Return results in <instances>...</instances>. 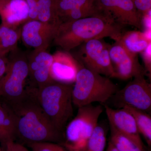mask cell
<instances>
[{"instance_id": "1", "label": "cell", "mask_w": 151, "mask_h": 151, "mask_svg": "<svg viewBox=\"0 0 151 151\" xmlns=\"http://www.w3.org/2000/svg\"><path fill=\"white\" fill-rule=\"evenodd\" d=\"M37 88H26L21 99L7 104L13 111L16 120V139L26 145L50 142L63 146L64 134L54 127L38 101Z\"/></svg>"}, {"instance_id": "2", "label": "cell", "mask_w": 151, "mask_h": 151, "mask_svg": "<svg viewBox=\"0 0 151 151\" xmlns=\"http://www.w3.org/2000/svg\"><path fill=\"white\" fill-rule=\"evenodd\" d=\"M123 27L101 14L60 24L52 42L68 52L91 40L108 37L117 41Z\"/></svg>"}, {"instance_id": "3", "label": "cell", "mask_w": 151, "mask_h": 151, "mask_svg": "<svg viewBox=\"0 0 151 151\" xmlns=\"http://www.w3.org/2000/svg\"><path fill=\"white\" fill-rule=\"evenodd\" d=\"M73 86L54 81L37 88V98L42 108L54 127L64 134L73 115Z\"/></svg>"}, {"instance_id": "4", "label": "cell", "mask_w": 151, "mask_h": 151, "mask_svg": "<svg viewBox=\"0 0 151 151\" xmlns=\"http://www.w3.org/2000/svg\"><path fill=\"white\" fill-rule=\"evenodd\" d=\"M72 89L73 105L78 108L94 103H105L119 90L109 77L81 65Z\"/></svg>"}, {"instance_id": "5", "label": "cell", "mask_w": 151, "mask_h": 151, "mask_svg": "<svg viewBox=\"0 0 151 151\" xmlns=\"http://www.w3.org/2000/svg\"><path fill=\"white\" fill-rule=\"evenodd\" d=\"M103 110L102 105L92 104L78 108L76 116L65 128L63 146L70 151H84Z\"/></svg>"}, {"instance_id": "6", "label": "cell", "mask_w": 151, "mask_h": 151, "mask_svg": "<svg viewBox=\"0 0 151 151\" xmlns=\"http://www.w3.org/2000/svg\"><path fill=\"white\" fill-rule=\"evenodd\" d=\"M5 74L0 83V97L5 103H14L24 94L28 77L27 56L18 48L10 52Z\"/></svg>"}, {"instance_id": "7", "label": "cell", "mask_w": 151, "mask_h": 151, "mask_svg": "<svg viewBox=\"0 0 151 151\" xmlns=\"http://www.w3.org/2000/svg\"><path fill=\"white\" fill-rule=\"evenodd\" d=\"M145 76L139 75L134 77L111 97L117 108L127 106L150 113L151 84Z\"/></svg>"}, {"instance_id": "8", "label": "cell", "mask_w": 151, "mask_h": 151, "mask_svg": "<svg viewBox=\"0 0 151 151\" xmlns=\"http://www.w3.org/2000/svg\"><path fill=\"white\" fill-rule=\"evenodd\" d=\"M80 46L77 58L82 66L106 77L115 78L109 54L110 45L102 39H93Z\"/></svg>"}, {"instance_id": "9", "label": "cell", "mask_w": 151, "mask_h": 151, "mask_svg": "<svg viewBox=\"0 0 151 151\" xmlns=\"http://www.w3.org/2000/svg\"><path fill=\"white\" fill-rule=\"evenodd\" d=\"M109 54L115 78L127 80L138 76H146L145 68L139 62L138 54L128 51L119 42L110 45Z\"/></svg>"}, {"instance_id": "10", "label": "cell", "mask_w": 151, "mask_h": 151, "mask_svg": "<svg viewBox=\"0 0 151 151\" xmlns=\"http://www.w3.org/2000/svg\"><path fill=\"white\" fill-rule=\"evenodd\" d=\"M60 24L29 21L23 24L20 36L24 44L34 50H47Z\"/></svg>"}, {"instance_id": "11", "label": "cell", "mask_w": 151, "mask_h": 151, "mask_svg": "<svg viewBox=\"0 0 151 151\" xmlns=\"http://www.w3.org/2000/svg\"><path fill=\"white\" fill-rule=\"evenodd\" d=\"M98 8L116 23L142 28V19L132 0H97Z\"/></svg>"}, {"instance_id": "12", "label": "cell", "mask_w": 151, "mask_h": 151, "mask_svg": "<svg viewBox=\"0 0 151 151\" xmlns=\"http://www.w3.org/2000/svg\"><path fill=\"white\" fill-rule=\"evenodd\" d=\"M54 4L60 24L102 13L97 0H54Z\"/></svg>"}, {"instance_id": "13", "label": "cell", "mask_w": 151, "mask_h": 151, "mask_svg": "<svg viewBox=\"0 0 151 151\" xmlns=\"http://www.w3.org/2000/svg\"><path fill=\"white\" fill-rule=\"evenodd\" d=\"M52 60V55L47 50H33L27 56L28 77L31 86L40 88L54 81L50 76Z\"/></svg>"}, {"instance_id": "14", "label": "cell", "mask_w": 151, "mask_h": 151, "mask_svg": "<svg viewBox=\"0 0 151 151\" xmlns=\"http://www.w3.org/2000/svg\"><path fill=\"white\" fill-rule=\"evenodd\" d=\"M53 56L50 76L53 81L63 84H72L81 65L68 52L58 51Z\"/></svg>"}, {"instance_id": "15", "label": "cell", "mask_w": 151, "mask_h": 151, "mask_svg": "<svg viewBox=\"0 0 151 151\" xmlns=\"http://www.w3.org/2000/svg\"><path fill=\"white\" fill-rule=\"evenodd\" d=\"M105 113L110 128L127 136L141 145L145 146L141 139L135 119L124 108H113L105 104Z\"/></svg>"}, {"instance_id": "16", "label": "cell", "mask_w": 151, "mask_h": 151, "mask_svg": "<svg viewBox=\"0 0 151 151\" xmlns=\"http://www.w3.org/2000/svg\"><path fill=\"white\" fill-rule=\"evenodd\" d=\"M29 9L24 0H4L0 2L2 25L16 30L27 22Z\"/></svg>"}, {"instance_id": "17", "label": "cell", "mask_w": 151, "mask_h": 151, "mask_svg": "<svg viewBox=\"0 0 151 151\" xmlns=\"http://www.w3.org/2000/svg\"><path fill=\"white\" fill-rule=\"evenodd\" d=\"M16 140V120L13 111L4 103L0 105V143Z\"/></svg>"}, {"instance_id": "18", "label": "cell", "mask_w": 151, "mask_h": 151, "mask_svg": "<svg viewBox=\"0 0 151 151\" xmlns=\"http://www.w3.org/2000/svg\"><path fill=\"white\" fill-rule=\"evenodd\" d=\"M128 51L138 54L145 50L151 44V40L146 33L140 31H129L122 32L117 41Z\"/></svg>"}, {"instance_id": "19", "label": "cell", "mask_w": 151, "mask_h": 151, "mask_svg": "<svg viewBox=\"0 0 151 151\" xmlns=\"http://www.w3.org/2000/svg\"><path fill=\"white\" fill-rule=\"evenodd\" d=\"M132 114L135 119L138 129L147 142L149 147L151 145V117L150 113L135 108L124 106Z\"/></svg>"}, {"instance_id": "20", "label": "cell", "mask_w": 151, "mask_h": 151, "mask_svg": "<svg viewBox=\"0 0 151 151\" xmlns=\"http://www.w3.org/2000/svg\"><path fill=\"white\" fill-rule=\"evenodd\" d=\"M20 33L3 25H0V55L6 56L8 53L17 48Z\"/></svg>"}, {"instance_id": "21", "label": "cell", "mask_w": 151, "mask_h": 151, "mask_svg": "<svg viewBox=\"0 0 151 151\" xmlns=\"http://www.w3.org/2000/svg\"><path fill=\"white\" fill-rule=\"evenodd\" d=\"M110 142L119 151H147L145 146L141 145L127 136L110 128Z\"/></svg>"}, {"instance_id": "22", "label": "cell", "mask_w": 151, "mask_h": 151, "mask_svg": "<svg viewBox=\"0 0 151 151\" xmlns=\"http://www.w3.org/2000/svg\"><path fill=\"white\" fill-rule=\"evenodd\" d=\"M37 20L44 23L60 24L57 16L54 0H38Z\"/></svg>"}, {"instance_id": "23", "label": "cell", "mask_w": 151, "mask_h": 151, "mask_svg": "<svg viewBox=\"0 0 151 151\" xmlns=\"http://www.w3.org/2000/svg\"><path fill=\"white\" fill-rule=\"evenodd\" d=\"M107 130L103 124H97L89 139L84 151H104L107 140Z\"/></svg>"}, {"instance_id": "24", "label": "cell", "mask_w": 151, "mask_h": 151, "mask_svg": "<svg viewBox=\"0 0 151 151\" xmlns=\"http://www.w3.org/2000/svg\"><path fill=\"white\" fill-rule=\"evenodd\" d=\"M27 145L32 151H70L62 145L50 142L31 143Z\"/></svg>"}, {"instance_id": "25", "label": "cell", "mask_w": 151, "mask_h": 151, "mask_svg": "<svg viewBox=\"0 0 151 151\" xmlns=\"http://www.w3.org/2000/svg\"><path fill=\"white\" fill-rule=\"evenodd\" d=\"M139 16L143 19L151 12V0H132Z\"/></svg>"}, {"instance_id": "26", "label": "cell", "mask_w": 151, "mask_h": 151, "mask_svg": "<svg viewBox=\"0 0 151 151\" xmlns=\"http://www.w3.org/2000/svg\"><path fill=\"white\" fill-rule=\"evenodd\" d=\"M1 146L4 151H29L23 145L15 140L8 141L2 144Z\"/></svg>"}, {"instance_id": "27", "label": "cell", "mask_w": 151, "mask_h": 151, "mask_svg": "<svg viewBox=\"0 0 151 151\" xmlns=\"http://www.w3.org/2000/svg\"><path fill=\"white\" fill-rule=\"evenodd\" d=\"M151 44L141 53L142 54L143 60L145 63L146 75L151 78Z\"/></svg>"}, {"instance_id": "28", "label": "cell", "mask_w": 151, "mask_h": 151, "mask_svg": "<svg viewBox=\"0 0 151 151\" xmlns=\"http://www.w3.org/2000/svg\"><path fill=\"white\" fill-rule=\"evenodd\" d=\"M29 9L28 18L27 22L37 19L38 0H24Z\"/></svg>"}, {"instance_id": "29", "label": "cell", "mask_w": 151, "mask_h": 151, "mask_svg": "<svg viewBox=\"0 0 151 151\" xmlns=\"http://www.w3.org/2000/svg\"><path fill=\"white\" fill-rule=\"evenodd\" d=\"M7 58L6 56L0 55V83L5 74L6 70Z\"/></svg>"}, {"instance_id": "30", "label": "cell", "mask_w": 151, "mask_h": 151, "mask_svg": "<svg viewBox=\"0 0 151 151\" xmlns=\"http://www.w3.org/2000/svg\"><path fill=\"white\" fill-rule=\"evenodd\" d=\"M106 151H119L116 149V147L113 145V144L109 141L108 143V147Z\"/></svg>"}, {"instance_id": "31", "label": "cell", "mask_w": 151, "mask_h": 151, "mask_svg": "<svg viewBox=\"0 0 151 151\" xmlns=\"http://www.w3.org/2000/svg\"><path fill=\"white\" fill-rule=\"evenodd\" d=\"M0 151H4V150H3L2 148L0 147Z\"/></svg>"}, {"instance_id": "32", "label": "cell", "mask_w": 151, "mask_h": 151, "mask_svg": "<svg viewBox=\"0 0 151 151\" xmlns=\"http://www.w3.org/2000/svg\"><path fill=\"white\" fill-rule=\"evenodd\" d=\"M4 1V0H0V2L2 1Z\"/></svg>"}, {"instance_id": "33", "label": "cell", "mask_w": 151, "mask_h": 151, "mask_svg": "<svg viewBox=\"0 0 151 151\" xmlns=\"http://www.w3.org/2000/svg\"><path fill=\"white\" fill-rule=\"evenodd\" d=\"M0 105H1V103H0Z\"/></svg>"}]
</instances>
